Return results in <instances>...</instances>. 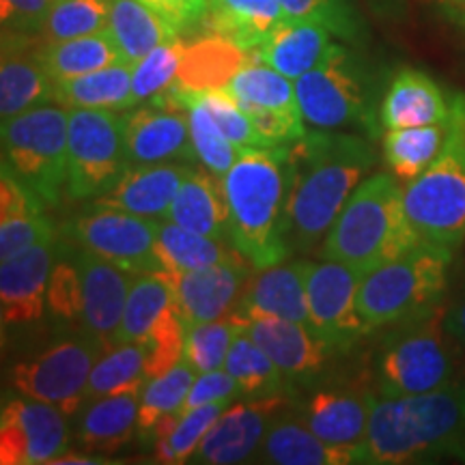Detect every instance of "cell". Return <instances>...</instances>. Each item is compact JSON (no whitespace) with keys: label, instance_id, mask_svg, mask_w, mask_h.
I'll list each match as a JSON object with an SVG mask.
<instances>
[{"label":"cell","instance_id":"6da1fadb","mask_svg":"<svg viewBox=\"0 0 465 465\" xmlns=\"http://www.w3.org/2000/svg\"><path fill=\"white\" fill-rule=\"evenodd\" d=\"M373 164V147L353 134L317 130L289 143L287 243L291 252L323 243L341 209Z\"/></svg>","mask_w":465,"mask_h":465},{"label":"cell","instance_id":"7a4b0ae2","mask_svg":"<svg viewBox=\"0 0 465 465\" xmlns=\"http://www.w3.org/2000/svg\"><path fill=\"white\" fill-rule=\"evenodd\" d=\"M223 188L229 207L231 246L254 270L289 259V144L242 151L223 177Z\"/></svg>","mask_w":465,"mask_h":465},{"label":"cell","instance_id":"3957f363","mask_svg":"<svg viewBox=\"0 0 465 465\" xmlns=\"http://www.w3.org/2000/svg\"><path fill=\"white\" fill-rule=\"evenodd\" d=\"M465 431V383L431 392L375 397L366 433V463L403 465L450 455Z\"/></svg>","mask_w":465,"mask_h":465},{"label":"cell","instance_id":"277c9868","mask_svg":"<svg viewBox=\"0 0 465 465\" xmlns=\"http://www.w3.org/2000/svg\"><path fill=\"white\" fill-rule=\"evenodd\" d=\"M420 242L407 220L401 183L392 174L377 173L366 177L349 196L325 235L322 254L360 274H369Z\"/></svg>","mask_w":465,"mask_h":465},{"label":"cell","instance_id":"5b68a950","mask_svg":"<svg viewBox=\"0 0 465 465\" xmlns=\"http://www.w3.org/2000/svg\"><path fill=\"white\" fill-rule=\"evenodd\" d=\"M450 265V250L420 242L364 274L358 291V312L366 332L373 334L440 308L449 289Z\"/></svg>","mask_w":465,"mask_h":465},{"label":"cell","instance_id":"8992f818","mask_svg":"<svg viewBox=\"0 0 465 465\" xmlns=\"http://www.w3.org/2000/svg\"><path fill=\"white\" fill-rule=\"evenodd\" d=\"M403 205L422 242L450 250L465 243V95L457 93L449 143L438 160L405 183Z\"/></svg>","mask_w":465,"mask_h":465},{"label":"cell","instance_id":"52a82bcc","mask_svg":"<svg viewBox=\"0 0 465 465\" xmlns=\"http://www.w3.org/2000/svg\"><path fill=\"white\" fill-rule=\"evenodd\" d=\"M444 306L427 315L394 323L377 351V397L431 392L449 386L455 375Z\"/></svg>","mask_w":465,"mask_h":465},{"label":"cell","instance_id":"ba28073f","mask_svg":"<svg viewBox=\"0 0 465 465\" xmlns=\"http://www.w3.org/2000/svg\"><path fill=\"white\" fill-rule=\"evenodd\" d=\"M69 108L37 106L3 119V168L25 183L45 207L67 188Z\"/></svg>","mask_w":465,"mask_h":465},{"label":"cell","instance_id":"9c48e42d","mask_svg":"<svg viewBox=\"0 0 465 465\" xmlns=\"http://www.w3.org/2000/svg\"><path fill=\"white\" fill-rule=\"evenodd\" d=\"M130 168L125 114L114 110L69 108L67 192L74 199L102 196Z\"/></svg>","mask_w":465,"mask_h":465},{"label":"cell","instance_id":"30bf717a","mask_svg":"<svg viewBox=\"0 0 465 465\" xmlns=\"http://www.w3.org/2000/svg\"><path fill=\"white\" fill-rule=\"evenodd\" d=\"M110 345L100 336L84 332L56 342L37 358L20 362L11 373V383L22 397L44 401L74 416L84 403V388L93 366Z\"/></svg>","mask_w":465,"mask_h":465},{"label":"cell","instance_id":"8fae6325","mask_svg":"<svg viewBox=\"0 0 465 465\" xmlns=\"http://www.w3.org/2000/svg\"><path fill=\"white\" fill-rule=\"evenodd\" d=\"M158 223L160 220L95 205V212L75 218L65 232L75 246L121 270L132 274H160L162 263L155 252Z\"/></svg>","mask_w":465,"mask_h":465},{"label":"cell","instance_id":"7c38bea8","mask_svg":"<svg viewBox=\"0 0 465 465\" xmlns=\"http://www.w3.org/2000/svg\"><path fill=\"white\" fill-rule=\"evenodd\" d=\"M298 104L304 124L317 130L336 132L342 127L369 124V100L351 56L336 45L322 65L295 80Z\"/></svg>","mask_w":465,"mask_h":465},{"label":"cell","instance_id":"4fadbf2b","mask_svg":"<svg viewBox=\"0 0 465 465\" xmlns=\"http://www.w3.org/2000/svg\"><path fill=\"white\" fill-rule=\"evenodd\" d=\"M362 278L364 274L341 261H308L306 295L311 325L332 347V351H347L362 336H369L358 312V291Z\"/></svg>","mask_w":465,"mask_h":465},{"label":"cell","instance_id":"5bb4252c","mask_svg":"<svg viewBox=\"0 0 465 465\" xmlns=\"http://www.w3.org/2000/svg\"><path fill=\"white\" fill-rule=\"evenodd\" d=\"M67 414L35 399H11L0 416V463H54L69 446Z\"/></svg>","mask_w":465,"mask_h":465},{"label":"cell","instance_id":"9a60e30c","mask_svg":"<svg viewBox=\"0 0 465 465\" xmlns=\"http://www.w3.org/2000/svg\"><path fill=\"white\" fill-rule=\"evenodd\" d=\"M125 114V144L130 166L199 162L190 134V116L171 89Z\"/></svg>","mask_w":465,"mask_h":465},{"label":"cell","instance_id":"2e32d148","mask_svg":"<svg viewBox=\"0 0 465 465\" xmlns=\"http://www.w3.org/2000/svg\"><path fill=\"white\" fill-rule=\"evenodd\" d=\"M250 265L240 257L192 272H162V276L171 284L185 325L207 323L235 315L252 276Z\"/></svg>","mask_w":465,"mask_h":465},{"label":"cell","instance_id":"e0dca14e","mask_svg":"<svg viewBox=\"0 0 465 465\" xmlns=\"http://www.w3.org/2000/svg\"><path fill=\"white\" fill-rule=\"evenodd\" d=\"M284 394L229 405L192 455V463L232 465L257 457L272 422L287 410Z\"/></svg>","mask_w":465,"mask_h":465},{"label":"cell","instance_id":"ac0fdd59","mask_svg":"<svg viewBox=\"0 0 465 465\" xmlns=\"http://www.w3.org/2000/svg\"><path fill=\"white\" fill-rule=\"evenodd\" d=\"M232 317L246 328V332L281 369L289 386L311 383L323 373L332 347L315 332L312 325L278 317Z\"/></svg>","mask_w":465,"mask_h":465},{"label":"cell","instance_id":"d6986e66","mask_svg":"<svg viewBox=\"0 0 465 465\" xmlns=\"http://www.w3.org/2000/svg\"><path fill=\"white\" fill-rule=\"evenodd\" d=\"M72 259L78 267L80 287H83L80 328L100 336L110 347H114V336L124 319L127 295L138 274L121 270L80 246L72 250Z\"/></svg>","mask_w":465,"mask_h":465},{"label":"cell","instance_id":"ffe728a7","mask_svg":"<svg viewBox=\"0 0 465 465\" xmlns=\"http://www.w3.org/2000/svg\"><path fill=\"white\" fill-rule=\"evenodd\" d=\"M377 394L369 391H319L298 411L312 433L366 463V433Z\"/></svg>","mask_w":465,"mask_h":465},{"label":"cell","instance_id":"44dd1931","mask_svg":"<svg viewBox=\"0 0 465 465\" xmlns=\"http://www.w3.org/2000/svg\"><path fill=\"white\" fill-rule=\"evenodd\" d=\"M52 254L54 242H45L0 259V315L5 325H26L44 317Z\"/></svg>","mask_w":465,"mask_h":465},{"label":"cell","instance_id":"7402d4cb","mask_svg":"<svg viewBox=\"0 0 465 465\" xmlns=\"http://www.w3.org/2000/svg\"><path fill=\"white\" fill-rule=\"evenodd\" d=\"M457 93H446L429 74L403 67L392 75L380 106L383 130L449 124L455 114Z\"/></svg>","mask_w":465,"mask_h":465},{"label":"cell","instance_id":"603a6c76","mask_svg":"<svg viewBox=\"0 0 465 465\" xmlns=\"http://www.w3.org/2000/svg\"><path fill=\"white\" fill-rule=\"evenodd\" d=\"M54 102V80L50 78L39 45L31 35L3 33L0 63V114L3 119Z\"/></svg>","mask_w":465,"mask_h":465},{"label":"cell","instance_id":"cb8c5ba5","mask_svg":"<svg viewBox=\"0 0 465 465\" xmlns=\"http://www.w3.org/2000/svg\"><path fill=\"white\" fill-rule=\"evenodd\" d=\"M192 168L194 166L185 164V162L183 164L182 162H166V164L130 166L113 188L97 196L93 203L100 207L134 213V216L164 220Z\"/></svg>","mask_w":465,"mask_h":465},{"label":"cell","instance_id":"d4e9b609","mask_svg":"<svg viewBox=\"0 0 465 465\" xmlns=\"http://www.w3.org/2000/svg\"><path fill=\"white\" fill-rule=\"evenodd\" d=\"M308 261L278 263L250 276L235 315L242 319L278 317L311 325L306 295Z\"/></svg>","mask_w":465,"mask_h":465},{"label":"cell","instance_id":"484cf974","mask_svg":"<svg viewBox=\"0 0 465 465\" xmlns=\"http://www.w3.org/2000/svg\"><path fill=\"white\" fill-rule=\"evenodd\" d=\"M332 31L322 22L312 20H284L263 44L254 50V58L276 72L298 80L312 72L332 54Z\"/></svg>","mask_w":465,"mask_h":465},{"label":"cell","instance_id":"4316f807","mask_svg":"<svg viewBox=\"0 0 465 465\" xmlns=\"http://www.w3.org/2000/svg\"><path fill=\"white\" fill-rule=\"evenodd\" d=\"M141 392H119L84 403L75 414V440L89 452L114 455L138 429Z\"/></svg>","mask_w":465,"mask_h":465},{"label":"cell","instance_id":"83f0119b","mask_svg":"<svg viewBox=\"0 0 465 465\" xmlns=\"http://www.w3.org/2000/svg\"><path fill=\"white\" fill-rule=\"evenodd\" d=\"M254 461L276 465H347L360 463V459L312 433L298 411H282L272 422Z\"/></svg>","mask_w":465,"mask_h":465},{"label":"cell","instance_id":"f1b7e54d","mask_svg":"<svg viewBox=\"0 0 465 465\" xmlns=\"http://www.w3.org/2000/svg\"><path fill=\"white\" fill-rule=\"evenodd\" d=\"M183 229L231 242L229 207H226L223 179L207 168H192L177 196H174L166 218Z\"/></svg>","mask_w":465,"mask_h":465},{"label":"cell","instance_id":"f546056e","mask_svg":"<svg viewBox=\"0 0 465 465\" xmlns=\"http://www.w3.org/2000/svg\"><path fill=\"white\" fill-rule=\"evenodd\" d=\"M203 20L212 33L254 52L287 15L278 0H207Z\"/></svg>","mask_w":465,"mask_h":465},{"label":"cell","instance_id":"4dcf8cb0","mask_svg":"<svg viewBox=\"0 0 465 465\" xmlns=\"http://www.w3.org/2000/svg\"><path fill=\"white\" fill-rule=\"evenodd\" d=\"M250 52L232 44L223 35L212 33L196 39L183 50L177 83L190 91L226 89L232 78L250 63Z\"/></svg>","mask_w":465,"mask_h":465},{"label":"cell","instance_id":"1f68e13d","mask_svg":"<svg viewBox=\"0 0 465 465\" xmlns=\"http://www.w3.org/2000/svg\"><path fill=\"white\" fill-rule=\"evenodd\" d=\"M108 33L125 63L138 65L158 45L177 39L179 31L141 0H110Z\"/></svg>","mask_w":465,"mask_h":465},{"label":"cell","instance_id":"d6a6232c","mask_svg":"<svg viewBox=\"0 0 465 465\" xmlns=\"http://www.w3.org/2000/svg\"><path fill=\"white\" fill-rule=\"evenodd\" d=\"M173 289L162 274H138L127 295L124 319L116 330L114 345L134 341H149L173 317L179 315Z\"/></svg>","mask_w":465,"mask_h":465},{"label":"cell","instance_id":"836d02e7","mask_svg":"<svg viewBox=\"0 0 465 465\" xmlns=\"http://www.w3.org/2000/svg\"><path fill=\"white\" fill-rule=\"evenodd\" d=\"M134 65L116 63L78 78L54 83V102L65 108L127 110L136 106L132 91Z\"/></svg>","mask_w":465,"mask_h":465},{"label":"cell","instance_id":"e575fe53","mask_svg":"<svg viewBox=\"0 0 465 465\" xmlns=\"http://www.w3.org/2000/svg\"><path fill=\"white\" fill-rule=\"evenodd\" d=\"M452 119H455V114H452ZM450 127L452 121H449V124L386 130L381 138L383 162L394 173V177L411 182L438 160V155L449 143Z\"/></svg>","mask_w":465,"mask_h":465},{"label":"cell","instance_id":"d590c367","mask_svg":"<svg viewBox=\"0 0 465 465\" xmlns=\"http://www.w3.org/2000/svg\"><path fill=\"white\" fill-rule=\"evenodd\" d=\"M39 56L54 83L125 63L108 28L102 33L84 35V37L65 39V42H44L39 45Z\"/></svg>","mask_w":465,"mask_h":465},{"label":"cell","instance_id":"8d00e7d4","mask_svg":"<svg viewBox=\"0 0 465 465\" xmlns=\"http://www.w3.org/2000/svg\"><path fill=\"white\" fill-rule=\"evenodd\" d=\"M151 345L147 341L121 342L110 347L93 366L84 388V403L119 392H141L149 377ZM83 403V405H84Z\"/></svg>","mask_w":465,"mask_h":465},{"label":"cell","instance_id":"74e56055","mask_svg":"<svg viewBox=\"0 0 465 465\" xmlns=\"http://www.w3.org/2000/svg\"><path fill=\"white\" fill-rule=\"evenodd\" d=\"M155 252H158L162 272H192L242 257L235 246L229 248L223 240L199 235L171 220L158 223Z\"/></svg>","mask_w":465,"mask_h":465},{"label":"cell","instance_id":"f35d334b","mask_svg":"<svg viewBox=\"0 0 465 465\" xmlns=\"http://www.w3.org/2000/svg\"><path fill=\"white\" fill-rule=\"evenodd\" d=\"M229 405L212 403L168 416L151 433L153 461L158 463H188L192 461L203 438L216 424Z\"/></svg>","mask_w":465,"mask_h":465},{"label":"cell","instance_id":"ab89813d","mask_svg":"<svg viewBox=\"0 0 465 465\" xmlns=\"http://www.w3.org/2000/svg\"><path fill=\"white\" fill-rule=\"evenodd\" d=\"M224 371L237 381L242 397L246 399H263L274 397V394H284V388L289 386L284 375L281 373V369L272 362V358L246 332L243 325L231 342Z\"/></svg>","mask_w":465,"mask_h":465},{"label":"cell","instance_id":"60d3db41","mask_svg":"<svg viewBox=\"0 0 465 465\" xmlns=\"http://www.w3.org/2000/svg\"><path fill=\"white\" fill-rule=\"evenodd\" d=\"M171 93L174 100L183 104L185 110H188L192 144H194L196 158H199L203 168H207L209 173L223 179L242 155V149H237L224 136L223 130L216 125V121H213V116L209 114L205 104L201 102L199 93L183 89L179 84H173Z\"/></svg>","mask_w":465,"mask_h":465},{"label":"cell","instance_id":"b9f144b4","mask_svg":"<svg viewBox=\"0 0 465 465\" xmlns=\"http://www.w3.org/2000/svg\"><path fill=\"white\" fill-rule=\"evenodd\" d=\"M226 91L235 97L242 106H254L276 113L302 116L295 80L287 78L274 67L265 65L263 61L254 58L231 80Z\"/></svg>","mask_w":465,"mask_h":465},{"label":"cell","instance_id":"7bdbcfd3","mask_svg":"<svg viewBox=\"0 0 465 465\" xmlns=\"http://www.w3.org/2000/svg\"><path fill=\"white\" fill-rule=\"evenodd\" d=\"M196 380V371L182 360L166 373L151 377L141 391L138 407V435L151 440V433L168 416L182 414L185 401Z\"/></svg>","mask_w":465,"mask_h":465},{"label":"cell","instance_id":"ee69618b","mask_svg":"<svg viewBox=\"0 0 465 465\" xmlns=\"http://www.w3.org/2000/svg\"><path fill=\"white\" fill-rule=\"evenodd\" d=\"M110 0H54L39 35L44 42H65L108 28Z\"/></svg>","mask_w":465,"mask_h":465},{"label":"cell","instance_id":"f6af8a7d","mask_svg":"<svg viewBox=\"0 0 465 465\" xmlns=\"http://www.w3.org/2000/svg\"><path fill=\"white\" fill-rule=\"evenodd\" d=\"M242 330V323L235 317L218 319V322L192 323L185 328L183 360L196 373L224 369L231 342Z\"/></svg>","mask_w":465,"mask_h":465},{"label":"cell","instance_id":"bcb514c9","mask_svg":"<svg viewBox=\"0 0 465 465\" xmlns=\"http://www.w3.org/2000/svg\"><path fill=\"white\" fill-rule=\"evenodd\" d=\"M183 50L185 44L179 42V39H173V42L158 45L138 65H134V102L141 104L153 100V97L162 95V93L177 83Z\"/></svg>","mask_w":465,"mask_h":465},{"label":"cell","instance_id":"7dc6e473","mask_svg":"<svg viewBox=\"0 0 465 465\" xmlns=\"http://www.w3.org/2000/svg\"><path fill=\"white\" fill-rule=\"evenodd\" d=\"M199 93L201 102L205 104L209 114L213 116L216 125L223 130V134L229 141L235 144L237 149H272L274 144L267 143L261 136L257 127H254L252 119L246 114V110L240 106V102L231 95L226 89L216 91H196ZM278 147V144H276Z\"/></svg>","mask_w":465,"mask_h":465},{"label":"cell","instance_id":"c3c4849f","mask_svg":"<svg viewBox=\"0 0 465 465\" xmlns=\"http://www.w3.org/2000/svg\"><path fill=\"white\" fill-rule=\"evenodd\" d=\"M45 242H54V224L44 213L0 218V259H9Z\"/></svg>","mask_w":465,"mask_h":465},{"label":"cell","instance_id":"681fc988","mask_svg":"<svg viewBox=\"0 0 465 465\" xmlns=\"http://www.w3.org/2000/svg\"><path fill=\"white\" fill-rule=\"evenodd\" d=\"M48 308L65 322H78L83 315V287L74 259L58 261L48 282Z\"/></svg>","mask_w":465,"mask_h":465},{"label":"cell","instance_id":"f907efd6","mask_svg":"<svg viewBox=\"0 0 465 465\" xmlns=\"http://www.w3.org/2000/svg\"><path fill=\"white\" fill-rule=\"evenodd\" d=\"M287 20H312L322 22L332 33L351 37L353 22L349 20L347 9L336 0H278Z\"/></svg>","mask_w":465,"mask_h":465},{"label":"cell","instance_id":"816d5d0a","mask_svg":"<svg viewBox=\"0 0 465 465\" xmlns=\"http://www.w3.org/2000/svg\"><path fill=\"white\" fill-rule=\"evenodd\" d=\"M240 397V386H237V381L224 369L209 371V373H199L194 383H192V391L183 405V411L212 403L232 405Z\"/></svg>","mask_w":465,"mask_h":465},{"label":"cell","instance_id":"f5cc1de1","mask_svg":"<svg viewBox=\"0 0 465 465\" xmlns=\"http://www.w3.org/2000/svg\"><path fill=\"white\" fill-rule=\"evenodd\" d=\"M54 0H0L3 33L35 35L42 31Z\"/></svg>","mask_w":465,"mask_h":465},{"label":"cell","instance_id":"db71d44e","mask_svg":"<svg viewBox=\"0 0 465 465\" xmlns=\"http://www.w3.org/2000/svg\"><path fill=\"white\" fill-rule=\"evenodd\" d=\"M141 3L158 11L177 31L194 26L207 14V0H141Z\"/></svg>","mask_w":465,"mask_h":465},{"label":"cell","instance_id":"11a10c76","mask_svg":"<svg viewBox=\"0 0 465 465\" xmlns=\"http://www.w3.org/2000/svg\"><path fill=\"white\" fill-rule=\"evenodd\" d=\"M444 325L450 339L465 347V293L444 311Z\"/></svg>","mask_w":465,"mask_h":465},{"label":"cell","instance_id":"9f6ffc18","mask_svg":"<svg viewBox=\"0 0 465 465\" xmlns=\"http://www.w3.org/2000/svg\"><path fill=\"white\" fill-rule=\"evenodd\" d=\"M56 465H100V463H110L108 459H97V457H80V455H61L54 461Z\"/></svg>","mask_w":465,"mask_h":465},{"label":"cell","instance_id":"6f0895ef","mask_svg":"<svg viewBox=\"0 0 465 465\" xmlns=\"http://www.w3.org/2000/svg\"><path fill=\"white\" fill-rule=\"evenodd\" d=\"M446 15L450 17L452 22H455L457 26H461L465 31V9H452V11H446Z\"/></svg>","mask_w":465,"mask_h":465},{"label":"cell","instance_id":"680465c9","mask_svg":"<svg viewBox=\"0 0 465 465\" xmlns=\"http://www.w3.org/2000/svg\"><path fill=\"white\" fill-rule=\"evenodd\" d=\"M444 11H452V9H465V0H438Z\"/></svg>","mask_w":465,"mask_h":465},{"label":"cell","instance_id":"91938a15","mask_svg":"<svg viewBox=\"0 0 465 465\" xmlns=\"http://www.w3.org/2000/svg\"><path fill=\"white\" fill-rule=\"evenodd\" d=\"M450 455L457 457V459H461V461H465V431H463L461 438H459V441L455 444V449H452Z\"/></svg>","mask_w":465,"mask_h":465},{"label":"cell","instance_id":"94428289","mask_svg":"<svg viewBox=\"0 0 465 465\" xmlns=\"http://www.w3.org/2000/svg\"><path fill=\"white\" fill-rule=\"evenodd\" d=\"M386 3H391V5H392V3H394V0H386Z\"/></svg>","mask_w":465,"mask_h":465}]
</instances>
